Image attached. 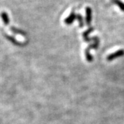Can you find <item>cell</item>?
Returning <instances> with one entry per match:
<instances>
[{
	"label": "cell",
	"mask_w": 124,
	"mask_h": 124,
	"mask_svg": "<svg viewBox=\"0 0 124 124\" xmlns=\"http://www.w3.org/2000/svg\"><path fill=\"white\" fill-rule=\"evenodd\" d=\"M93 41H94V43L92 44L89 45L86 48L85 50V58L87 59V61L88 62H92L93 61V57L91 56V54L90 53V50L91 49H97L99 47V39L97 37H93L91 38Z\"/></svg>",
	"instance_id": "6da1fadb"
},
{
	"label": "cell",
	"mask_w": 124,
	"mask_h": 124,
	"mask_svg": "<svg viewBox=\"0 0 124 124\" xmlns=\"http://www.w3.org/2000/svg\"><path fill=\"white\" fill-rule=\"evenodd\" d=\"M124 55V50L123 49H120L119 50H117L116 52H115L113 53L109 54L108 57H107V60L108 62H112V60L115 59L116 58L120 57H122Z\"/></svg>",
	"instance_id": "7a4b0ae2"
},
{
	"label": "cell",
	"mask_w": 124,
	"mask_h": 124,
	"mask_svg": "<svg viewBox=\"0 0 124 124\" xmlns=\"http://www.w3.org/2000/svg\"><path fill=\"white\" fill-rule=\"evenodd\" d=\"M85 22L88 26H90L92 22V9L89 6L85 8Z\"/></svg>",
	"instance_id": "3957f363"
},
{
	"label": "cell",
	"mask_w": 124,
	"mask_h": 124,
	"mask_svg": "<svg viewBox=\"0 0 124 124\" xmlns=\"http://www.w3.org/2000/svg\"><path fill=\"white\" fill-rule=\"evenodd\" d=\"M76 15H77L75 13L74 11L71 12V13L69 15V16L65 19L64 23H65L66 24H67V25H70V24H72V23L74 22V21L75 20Z\"/></svg>",
	"instance_id": "277c9868"
},
{
	"label": "cell",
	"mask_w": 124,
	"mask_h": 124,
	"mask_svg": "<svg viewBox=\"0 0 124 124\" xmlns=\"http://www.w3.org/2000/svg\"><path fill=\"white\" fill-rule=\"evenodd\" d=\"M93 31H94V28H93V27H90V28H89L87 31H85L83 33V38H84V39L85 41L89 43V42H90V41H92V39L89 37V35H90V32H93Z\"/></svg>",
	"instance_id": "5b68a950"
},
{
	"label": "cell",
	"mask_w": 124,
	"mask_h": 124,
	"mask_svg": "<svg viewBox=\"0 0 124 124\" xmlns=\"http://www.w3.org/2000/svg\"><path fill=\"white\" fill-rule=\"evenodd\" d=\"M1 17L2 19V21L6 26H8L9 23H10V19H9V17L8 13L5 11L1 12Z\"/></svg>",
	"instance_id": "8992f818"
},
{
	"label": "cell",
	"mask_w": 124,
	"mask_h": 124,
	"mask_svg": "<svg viewBox=\"0 0 124 124\" xmlns=\"http://www.w3.org/2000/svg\"><path fill=\"white\" fill-rule=\"evenodd\" d=\"M10 31H12L13 32H14L15 34H17V35H20L23 36L26 35V34L25 32L21 31V30H19V29H17V28H15V27L13 26H10Z\"/></svg>",
	"instance_id": "52a82bcc"
},
{
	"label": "cell",
	"mask_w": 124,
	"mask_h": 124,
	"mask_svg": "<svg viewBox=\"0 0 124 124\" xmlns=\"http://www.w3.org/2000/svg\"><path fill=\"white\" fill-rule=\"evenodd\" d=\"M111 1L116 5L123 12H124V3L123 1H121V0H111Z\"/></svg>",
	"instance_id": "ba28073f"
},
{
	"label": "cell",
	"mask_w": 124,
	"mask_h": 124,
	"mask_svg": "<svg viewBox=\"0 0 124 124\" xmlns=\"http://www.w3.org/2000/svg\"><path fill=\"white\" fill-rule=\"evenodd\" d=\"M5 37L8 39L10 41H11L13 44H14L15 45H17V46H22V44L20 43V42H19V41H17V39L15 38V37H12V36H9L8 35H5Z\"/></svg>",
	"instance_id": "9c48e42d"
},
{
	"label": "cell",
	"mask_w": 124,
	"mask_h": 124,
	"mask_svg": "<svg viewBox=\"0 0 124 124\" xmlns=\"http://www.w3.org/2000/svg\"><path fill=\"white\" fill-rule=\"evenodd\" d=\"M76 18L77 19V20L79 22V24L80 28H83L84 26V18L81 16V15L77 14L76 15Z\"/></svg>",
	"instance_id": "30bf717a"
}]
</instances>
